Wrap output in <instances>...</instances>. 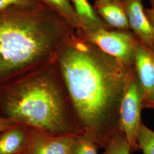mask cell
<instances>
[{
	"mask_svg": "<svg viewBox=\"0 0 154 154\" xmlns=\"http://www.w3.org/2000/svg\"><path fill=\"white\" fill-rule=\"evenodd\" d=\"M54 63L78 126L105 149L119 130L122 101L134 66L123 64L75 33L62 45Z\"/></svg>",
	"mask_w": 154,
	"mask_h": 154,
	"instance_id": "1",
	"label": "cell"
},
{
	"mask_svg": "<svg viewBox=\"0 0 154 154\" xmlns=\"http://www.w3.org/2000/svg\"><path fill=\"white\" fill-rule=\"evenodd\" d=\"M74 33L63 17L39 2L0 11V88L54 62Z\"/></svg>",
	"mask_w": 154,
	"mask_h": 154,
	"instance_id": "2",
	"label": "cell"
},
{
	"mask_svg": "<svg viewBox=\"0 0 154 154\" xmlns=\"http://www.w3.org/2000/svg\"><path fill=\"white\" fill-rule=\"evenodd\" d=\"M0 114L17 124L61 137L82 133L54 62L0 88Z\"/></svg>",
	"mask_w": 154,
	"mask_h": 154,
	"instance_id": "3",
	"label": "cell"
},
{
	"mask_svg": "<svg viewBox=\"0 0 154 154\" xmlns=\"http://www.w3.org/2000/svg\"><path fill=\"white\" fill-rule=\"evenodd\" d=\"M78 36L96 45L107 54L127 66H134L135 49L140 42L130 30L101 29L96 31L78 30Z\"/></svg>",
	"mask_w": 154,
	"mask_h": 154,
	"instance_id": "4",
	"label": "cell"
},
{
	"mask_svg": "<svg viewBox=\"0 0 154 154\" xmlns=\"http://www.w3.org/2000/svg\"><path fill=\"white\" fill-rule=\"evenodd\" d=\"M143 94L136 74L129 83L122 101L119 113V129L126 135L130 153L140 149L138 143L139 127L142 123L140 112L143 109Z\"/></svg>",
	"mask_w": 154,
	"mask_h": 154,
	"instance_id": "5",
	"label": "cell"
},
{
	"mask_svg": "<svg viewBox=\"0 0 154 154\" xmlns=\"http://www.w3.org/2000/svg\"><path fill=\"white\" fill-rule=\"evenodd\" d=\"M75 136L57 137L29 127L28 140L20 154H69Z\"/></svg>",
	"mask_w": 154,
	"mask_h": 154,
	"instance_id": "6",
	"label": "cell"
},
{
	"mask_svg": "<svg viewBox=\"0 0 154 154\" xmlns=\"http://www.w3.org/2000/svg\"><path fill=\"white\" fill-rule=\"evenodd\" d=\"M134 69L143 94V102L154 93V46L140 42L134 56Z\"/></svg>",
	"mask_w": 154,
	"mask_h": 154,
	"instance_id": "7",
	"label": "cell"
},
{
	"mask_svg": "<svg viewBox=\"0 0 154 154\" xmlns=\"http://www.w3.org/2000/svg\"><path fill=\"white\" fill-rule=\"evenodd\" d=\"M144 0H123L130 30L144 44L154 46V27L144 13Z\"/></svg>",
	"mask_w": 154,
	"mask_h": 154,
	"instance_id": "8",
	"label": "cell"
},
{
	"mask_svg": "<svg viewBox=\"0 0 154 154\" xmlns=\"http://www.w3.org/2000/svg\"><path fill=\"white\" fill-rule=\"evenodd\" d=\"M93 7L98 16L110 28L130 30L123 0H96Z\"/></svg>",
	"mask_w": 154,
	"mask_h": 154,
	"instance_id": "9",
	"label": "cell"
},
{
	"mask_svg": "<svg viewBox=\"0 0 154 154\" xmlns=\"http://www.w3.org/2000/svg\"><path fill=\"white\" fill-rule=\"evenodd\" d=\"M29 136L28 127L16 124L0 132V154H20Z\"/></svg>",
	"mask_w": 154,
	"mask_h": 154,
	"instance_id": "10",
	"label": "cell"
},
{
	"mask_svg": "<svg viewBox=\"0 0 154 154\" xmlns=\"http://www.w3.org/2000/svg\"><path fill=\"white\" fill-rule=\"evenodd\" d=\"M77 12L83 29L80 30L96 31L101 29L112 30L95 13L88 0H70Z\"/></svg>",
	"mask_w": 154,
	"mask_h": 154,
	"instance_id": "11",
	"label": "cell"
},
{
	"mask_svg": "<svg viewBox=\"0 0 154 154\" xmlns=\"http://www.w3.org/2000/svg\"><path fill=\"white\" fill-rule=\"evenodd\" d=\"M63 17L75 31L82 29L79 17L70 0H37Z\"/></svg>",
	"mask_w": 154,
	"mask_h": 154,
	"instance_id": "12",
	"label": "cell"
},
{
	"mask_svg": "<svg viewBox=\"0 0 154 154\" xmlns=\"http://www.w3.org/2000/svg\"><path fill=\"white\" fill-rule=\"evenodd\" d=\"M98 149L93 140L82 132L75 136L69 154H97Z\"/></svg>",
	"mask_w": 154,
	"mask_h": 154,
	"instance_id": "13",
	"label": "cell"
},
{
	"mask_svg": "<svg viewBox=\"0 0 154 154\" xmlns=\"http://www.w3.org/2000/svg\"><path fill=\"white\" fill-rule=\"evenodd\" d=\"M103 154H130V146L126 135L120 129L110 140Z\"/></svg>",
	"mask_w": 154,
	"mask_h": 154,
	"instance_id": "14",
	"label": "cell"
},
{
	"mask_svg": "<svg viewBox=\"0 0 154 154\" xmlns=\"http://www.w3.org/2000/svg\"><path fill=\"white\" fill-rule=\"evenodd\" d=\"M138 143L144 154H154V131L142 122L139 127Z\"/></svg>",
	"mask_w": 154,
	"mask_h": 154,
	"instance_id": "15",
	"label": "cell"
},
{
	"mask_svg": "<svg viewBox=\"0 0 154 154\" xmlns=\"http://www.w3.org/2000/svg\"><path fill=\"white\" fill-rule=\"evenodd\" d=\"M37 0H0V11L12 6H31L37 4Z\"/></svg>",
	"mask_w": 154,
	"mask_h": 154,
	"instance_id": "16",
	"label": "cell"
},
{
	"mask_svg": "<svg viewBox=\"0 0 154 154\" xmlns=\"http://www.w3.org/2000/svg\"><path fill=\"white\" fill-rule=\"evenodd\" d=\"M16 124L11 120L6 118L0 114V132L5 131L15 126Z\"/></svg>",
	"mask_w": 154,
	"mask_h": 154,
	"instance_id": "17",
	"label": "cell"
},
{
	"mask_svg": "<svg viewBox=\"0 0 154 154\" xmlns=\"http://www.w3.org/2000/svg\"><path fill=\"white\" fill-rule=\"evenodd\" d=\"M142 106L143 109L149 108L154 109V93L147 99L143 101Z\"/></svg>",
	"mask_w": 154,
	"mask_h": 154,
	"instance_id": "18",
	"label": "cell"
},
{
	"mask_svg": "<svg viewBox=\"0 0 154 154\" xmlns=\"http://www.w3.org/2000/svg\"><path fill=\"white\" fill-rule=\"evenodd\" d=\"M144 13L149 21L154 27V8H144Z\"/></svg>",
	"mask_w": 154,
	"mask_h": 154,
	"instance_id": "19",
	"label": "cell"
},
{
	"mask_svg": "<svg viewBox=\"0 0 154 154\" xmlns=\"http://www.w3.org/2000/svg\"><path fill=\"white\" fill-rule=\"evenodd\" d=\"M151 8H154V0H149Z\"/></svg>",
	"mask_w": 154,
	"mask_h": 154,
	"instance_id": "20",
	"label": "cell"
}]
</instances>
